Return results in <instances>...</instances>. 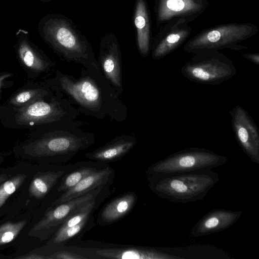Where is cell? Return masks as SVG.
Listing matches in <instances>:
<instances>
[{
    "label": "cell",
    "mask_w": 259,
    "mask_h": 259,
    "mask_svg": "<svg viewBox=\"0 0 259 259\" xmlns=\"http://www.w3.org/2000/svg\"><path fill=\"white\" fill-rule=\"evenodd\" d=\"M51 259H88L89 257L68 250L58 251L50 256Z\"/></svg>",
    "instance_id": "cell-27"
},
{
    "label": "cell",
    "mask_w": 259,
    "mask_h": 259,
    "mask_svg": "<svg viewBox=\"0 0 259 259\" xmlns=\"http://www.w3.org/2000/svg\"><path fill=\"white\" fill-rule=\"evenodd\" d=\"M97 257L112 259H182L184 257L168 253L156 248L123 246L88 249Z\"/></svg>",
    "instance_id": "cell-16"
},
{
    "label": "cell",
    "mask_w": 259,
    "mask_h": 259,
    "mask_svg": "<svg viewBox=\"0 0 259 259\" xmlns=\"http://www.w3.org/2000/svg\"><path fill=\"white\" fill-rule=\"evenodd\" d=\"M37 28L41 39L62 61L100 69L91 44L68 17L47 14Z\"/></svg>",
    "instance_id": "cell-4"
},
{
    "label": "cell",
    "mask_w": 259,
    "mask_h": 259,
    "mask_svg": "<svg viewBox=\"0 0 259 259\" xmlns=\"http://www.w3.org/2000/svg\"><path fill=\"white\" fill-rule=\"evenodd\" d=\"M258 31L257 26L250 23L219 25L205 29L188 40L183 50L192 54L204 50H241L247 47L239 43L251 37Z\"/></svg>",
    "instance_id": "cell-7"
},
{
    "label": "cell",
    "mask_w": 259,
    "mask_h": 259,
    "mask_svg": "<svg viewBox=\"0 0 259 259\" xmlns=\"http://www.w3.org/2000/svg\"><path fill=\"white\" fill-rule=\"evenodd\" d=\"M16 55L28 75L36 77L49 73L55 67L56 63L30 41L28 31L19 29L16 32Z\"/></svg>",
    "instance_id": "cell-11"
},
{
    "label": "cell",
    "mask_w": 259,
    "mask_h": 259,
    "mask_svg": "<svg viewBox=\"0 0 259 259\" xmlns=\"http://www.w3.org/2000/svg\"><path fill=\"white\" fill-rule=\"evenodd\" d=\"M192 54L181 68L182 75L192 82L218 85L236 73L233 61L219 50H204Z\"/></svg>",
    "instance_id": "cell-6"
},
{
    "label": "cell",
    "mask_w": 259,
    "mask_h": 259,
    "mask_svg": "<svg viewBox=\"0 0 259 259\" xmlns=\"http://www.w3.org/2000/svg\"><path fill=\"white\" fill-rule=\"evenodd\" d=\"M21 259H51L50 256H46L35 253H31L16 257Z\"/></svg>",
    "instance_id": "cell-29"
},
{
    "label": "cell",
    "mask_w": 259,
    "mask_h": 259,
    "mask_svg": "<svg viewBox=\"0 0 259 259\" xmlns=\"http://www.w3.org/2000/svg\"><path fill=\"white\" fill-rule=\"evenodd\" d=\"M241 55L252 63L259 65V54L258 53H245Z\"/></svg>",
    "instance_id": "cell-28"
},
{
    "label": "cell",
    "mask_w": 259,
    "mask_h": 259,
    "mask_svg": "<svg viewBox=\"0 0 259 259\" xmlns=\"http://www.w3.org/2000/svg\"><path fill=\"white\" fill-rule=\"evenodd\" d=\"M97 60L103 75L121 96L123 92L121 52L114 33H108L101 38Z\"/></svg>",
    "instance_id": "cell-9"
},
{
    "label": "cell",
    "mask_w": 259,
    "mask_h": 259,
    "mask_svg": "<svg viewBox=\"0 0 259 259\" xmlns=\"http://www.w3.org/2000/svg\"><path fill=\"white\" fill-rule=\"evenodd\" d=\"M228 162L227 156L202 148L191 147L174 153L149 166L147 175H166L211 169Z\"/></svg>",
    "instance_id": "cell-8"
},
{
    "label": "cell",
    "mask_w": 259,
    "mask_h": 259,
    "mask_svg": "<svg viewBox=\"0 0 259 259\" xmlns=\"http://www.w3.org/2000/svg\"><path fill=\"white\" fill-rule=\"evenodd\" d=\"M149 189L159 197L177 203L204 199L220 181L218 173L204 169L166 175H147Z\"/></svg>",
    "instance_id": "cell-5"
},
{
    "label": "cell",
    "mask_w": 259,
    "mask_h": 259,
    "mask_svg": "<svg viewBox=\"0 0 259 259\" xmlns=\"http://www.w3.org/2000/svg\"><path fill=\"white\" fill-rule=\"evenodd\" d=\"M80 115L67 98L58 92L20 107L3 105L0 108V119L5 126L32 131L50 126L87 124L84 121L77 120Z\"/></svg>",
    "instance_id": "cell-3"
},
{
    "label": "cell",
    "mask_w": 259,
    "mask_h": 259,
    "mask_svg": "<svg viewBox=\"0 0 259 259\" xmlns=\"http://www.w3.org/2000/svg\"><path fill=\"white\" fill-rule=\"evenodd\" d=\"M137 201V195L133 191L117 196L102 208L97 218V223L105 226L119 221L132 211Z\"/></svg>",
    "instance_id": "cell-19"
},
{
    "label": "cell",
    "mask_w": 259,
    "mask_h": 259,
    "mask_svg": "<svg viewBox=\"0 0 259 259\" xmlns=\"http://www.w3.org/2000/svg\"><path fill=\"white\" fill-rule=\"evenodd\" d=\"M53 92L44 81L34 83V85L26 87L16 92L4 106L18 108L31 101L52 95Z\"/></svg>",
    "instance_id": "cell-23"
},
{
    "label": "cell",
    "mask_w": 259,
    "mask_h": 259,
    "mask_svg": "<svg viewBox=\"0 0 259 259\" xmlns=\"http://www.w3.org/2000/svg\"><path fill=\"white\" fill-rule=\"evenodd\" d=\"M134 22L137 32V44L140 55L147 57L151 50V25L145 0H136Z\"/></svg>",
    "instance_id": "cell-20"
},
{
    "label": "cell",
    "mask_w": 259,
    "mask_h": 259,
    "mask_svg": "<svg viewBox=\"0 0 259 259\" xmlns=\"http://www.w3.org/2000/svg\"><path fill=\"white\" fill-rule=\"evenodd\" d=\"M26 224L23 220L17 222H7L0 226V245H2L14 240Z\"/></svg>",
    "instance_id": "cell-25"
},
{
    "label": "cell",
    "mask_w": 259,
    "mask_h": 259,
    "mask_svg": "<svg viewBox=\"0 0 259 259\" xmlns=\"http://www.w3.org/2000/svg\"><path fill=\"white\" fill-rule=\"evenodd\" d=\"M40 1L44 2V3H48L49 2L51 1L52 0H39Z\"/></svg>",
    "instance_id": "cell-32"
},
{
    "label": "cell",
    "mask_w": 259,
    "mask_h": 259,
    "mask_svg": "<svg viewBox=\"0 0 259 259\" xmlns=\"http://www.w3.org/2000/svg\"><path fill=\"white\" fill-rule=\"evenodd\" d=\"M207 5V0H155L156 24L160 26L180 18L190 23L200 16Z\"/></svg>",
    "instance_id": "cell-14"
},
{
    "label": "cell",
    "mask_w": 259,
    "mask_h": 259,
    "mask_svg": "<svg viewBox=\"0 0 259 259\" xmlns=\"http://www.w3.org/2000/svg\"><path fill=\"white\" fill-rule=\"evenodd\" d=\"M137 142L135 136L118 135L102 146L86 152L84 156L91 160L104 163L116 161L125 156Z\"/></svg>",
    "instance_id": "cell-17"
},
{
    "label": "cell",
    "mask_w": 259,
    "mask_h": 259,
    "mask_svg": "<svg viewBox=\"0 0 259 259\" xmlns=\"http://www.w3.org/2000/svg\"><path fill=\"white\" fill-rule=\"evenodd\" d=\"M95 226L93 215L81 222L67 229L58 230L52 238V243L56 245H63L71 239L82 235Z\"/></svg>",
    "instance_id": "cell-24"
},
{
    "label": "cell",
    "mask_w": 259,
    "mask_h": 259,
    "mask_svg": "<svg viewBox=\"0 0 259 259\" xmlns=\"http://www.w3.org/2000/svg\"><path fill=\"white\" fill-rule=\"evenodd\" d=\"M74 165V164L60 165L57 169L39 172L34 177L30 184V194L37 199L44 198Z\"/></svg>",
    "instance_id": "cell-21"
},
{
    "label": "cell",
    "mask_w": 259,
    "mask_h": 259,
    "mask_svg": "<svg viewBox=\"0 0 259 259\" xmlns=\"http://www.w3.org/2000/svg\"><path fill=\"white\" fill-rule=\"evenodd\" d=\"M25 178L26 176L24 174L18 175L0 184V208L22 185Z\"/></svg>",
    "instance_id": "cell-26"
},
{
    "label": "cell",
    "mask_w": 259,
    "mask_h": 259,
    "mask_svg": "<svg viewBox=\"0 0 259 259\" xmlns=\"http://www.w3.org/2000/svg\"><path fill=\"white\" fill-rule=\"evenodd\" d=\"M80 127L62 125L33 130L31 137L21 144L22 151L25 156L42 162L66 163L96 141L92 132Z\"/></svg>",
    "instance_id": "cell-2"
},
{
    "label": "cell",
    "mask_w": 259,
    "mask_h": 259,
    "mask_svg": "<svg viewBox=\"0 0 259 259\" xmlns=\"http://www.w3.org/2000/svg\"><path fill=\"white\" fill-rule=\"evenodd\" d=\"M12 73L8 72H3L0 73V96L1 90L6 80L12 76Z\"/></svg>",
    "instance_id": "cell-30"
},
{
    "label": "cell",
    "mask_w": 259,
    "mask_h": 259,
    "mask_svg": "<svg viewBox=\"0 0 259 259\" xmlns=\"http://www.w3.org/2000/svg\"><path fill=\"white\" fill-rule=\"evenodd\" d=\"M192 29L184 19L172 20L161 27L151 44L152 57L159 60L171 53L189 37Z\"/></svg>",
    "instance_id": "cell-13"
},
{
    "label": "cell",
    "mask_w": 259,
    "mask_h": 259,
    "mask_svg": "<svg viewBox=\"0 0 259 259\" xmlns=\"http://www.w3.org/2000/svg\"><path fill=\"white\" fill-rule=\"evenodd\" d=\"M115 175L114 170L108 165L86 177L74 187L64 192L53 202L52 206L69 201L98 188L111 185Z\"/></svg>",
    "instance_id": "cell-18"
},
{
    "label": "cell",
    "mask_w": 259,
    "mask_h": 259,
    "mask_svg": "<svg viewBox=\"0 0 259 259\" xmlns=\"http://www.w3.org/2000/svg\"><path fill=\"white\" fill-rule=\"evenodd\" d=\"M53 92L61 93L80 113L97 119L117 122L127 117V108L100 69L81 67L80 76L56 70L43 81Z\"/></svg>",
    "instance_id": "cell-1"
},
{
    "label": "cell",
    "mask_w": 259,
    "mask_h": 259,
    "mask_svg": "<svg viewBox=\"0 0 259 259\" xmlns=\"http://www.w3.org/2000/svg\"><path fill=\"white\" fill-rule=\"evenodd\" d=\"M110 185L101 187L82 196L64 202L48 211L42 219L36 224L33 230L49 234L56 232L67 219L78 208L108 190Z\"/></svg>",
    "instance_id": "cell-12"
},
{
    "label": "cell",
    "mask_w": 259,
    "mask_h": 259,
    "mask_svg": "<svg viewBox=\"0 0 259 259\" xmlns=\"http://www.w3.org/2000/svg\"><path fill=\"white\" fill-rule=\"evenodd\" d=\"M97 161H81L74 163L73 167L61 179L57 190L65 192L71 189L86 177L108 166Z\"/></svg>",
    "instance_id": "cell-22"
},
{
    "label": "cell",
    "mask_w": 259,
    "mask_h": 259,
    "mask_svg": "<svg viewBox=\"0 0 259 259\" xmlns=\"http://www.w3.org/2000/svg\"><path fill=\"white\" fill-rule=\"evenodd\" d=\"M8 179V176L6 174L0 175V184L6 181Z\"/></svg>",
    "instance_id": "cell-31"
},
{
    "label": "cell",
    "mask_w": 259,
    "mask_h": 259,
    "mask_svg": "<svg viewBox=\"0 0 259 259\" xmlns=\"http://www.w3.org/2000/svg\"><path fill=\"white\" fill-rule=\"evenodd\" d=\"M242 211L214 209L206 213L192 227V237L206 236L223 231L233 225L241 217Z\"/></svg>",
    "instance_id": "cell-15"
},
{
    "label": "cell",
    "mask_w": 259,
    "mask_h": 259,
    "mask_svg": "<svg viewBox=\"0 0 259 259\" xmlns=\"http://www.w3.org/2000/svg\"><path fill=\"white\" fill-rule=\"evenodd\" d=\"M230 115L238 144L252 162L259 164V131L256 124L241 106L234 107Z\"/></svg>",
    "instance_id": "cell-10"
}]
</instances>
